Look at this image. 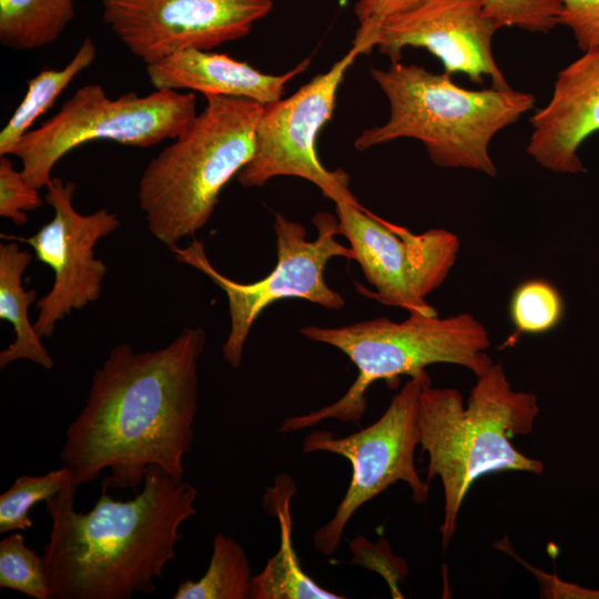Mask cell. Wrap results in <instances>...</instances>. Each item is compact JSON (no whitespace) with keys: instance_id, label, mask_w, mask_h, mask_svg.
Wrapping results in <instances>:
<instances>
[{"instance_id":"3957f363","label":"cell","mask_w":599,"mask_h":599,"mask_svg":"<svg viewBox=\"0 0 599 599\" xmlns=\"http://www.w3.org/2000/svg\"><path fill=\"white\" fill-rule=\"evenodd\" d=\"M536 395L511 388L500 364L477 376L465 406L455 388L426 384L417 409L418 441L427 454L426 480L438 477L444 493L439 527L444 549L455 534L464 499L481 476L500 471L544 473V463L518 450L512 439L529 435L539 414Z\"/></svg>"},{"instance_id":"277c9868","label":"cell","mask_w":599,"mask_h":599,"mask_svg":"<svg viewBox=\"0 0 599 599\" xmlns=\"http://www.w3.org/2000/svg\"><path fill=\"white\" fill-rule=\"evenodd\" d=\"M206 105L142 172L138 202L150 234L169 248L211 220L224 186L251 161L264 105L204 95Z\"/></svg>"},{"instance_id":"6da1fadb","label":"cell","mask_w":599,"mask_h":599,"mask_svg":"<svg viewBox=\"0 0 599 599\" xmlns=\"http://www.w3.org/2000/svg\"><path fill=\"white\" fill-rule=\"evenodd\" d=\"M205 342L203 328L184 327L159 349L135 352L126 343L111 348L59 455L78 486L106 470L103 489L135 490L151 466L184 479Z\"/></svg>"},{"instance_id":"e0dca14e","label":"cell","mask_w":599,"mask_h":599,"mask_svg":"<svg viewBox=\"0 0 599 599\" xmlns=\"http://www.w3.org/2000/svg\"><path fill=\"white\" fill-rule=\"evenodd\" d=\"M296 486L285 474L277 476L264 495L265 508L276 517L280 526V548L261 572L252 577L250 599H343L324 589L302 568L293 545L291 501Z\"/></svg>"},{"instance_id":"ba28073f","label":"cell","mask_w":599,"mask_h":599,"mask_svg":"<svg viewBox=\"0 0 599 599\" xmlns=\"http://www.w3.org/2000/svg\"><path fill=\"white\" fill-rule=\"evenodd\" d=\"M312 222L317 236L308 241L304 225L280 213L275 215V267L252 283H241L219 272L209 260L204 244L195 236L185 247L174 245L169 248L180 263L202 272L225 293L231 326L222 353L232 368H238L242 363L255 321L275 302L301 298L326 309L344 307V297L327 285L324 273L331 258L353 260V251L336 238L339 235L337 217L318 212Z\"/></svg>"},{"instance_id":"ffe728a7","label":"cell","mask_w":599,"mask_h":599,"mask_svg":"<svg viewBox=\"0 0 599 599\" xmlns=\"http://www.w3.org/2000/svg\"><path fill=\"white\" fill-rule=\"evenodd\" d=\"M73 0H0V42L33 50L55 41L74 18Z\"/></svg>"},{"instance_id":"4fadbf2b","label":"cell","mask_w":599,"mask_h":599,"mask_svg":"<svg viewBox=\"0 0 599 599\" xmlns=\"http://www.w3.org/2000/svg\"><path fill=\"white\" fill-rule=\"evenodd\" d=\"M274 0H102V19L146 65L246 37Z\"/></svg>"},{"instance_id":"8992f818","label":"cell","mask_w":599,"mask_h":599,"mask_svg":"<svg viewBox=\"0 0 599 599\" xmlns=\"http://www.w3.org/2000/svg\"><path fill=\"white\" fill-rule=\"evenodd\" d=\"M300 333L341 351L355 365L357 376L334 403L285 418L280 433L302 430L328 419L358 425L367 406L366 393L378 380L389 385L400 376L414 377L427 366L443 363L463 366L477 377L494 364L486 353L489 333L469 313L446 317L412 313L403 322L376 317L339 327L307 325Z\"/></svg>"},{"instance_id":"f1b7e54d","label":"cell","mask_w":599,"mask_h":599,"mask_svg":"<svg viewBox=\"0 0 599 599\" xmlns=\"http://www.w3.org/2000/svg\"><path fill=\"white\" fill-rule=\"evenodd\" d=\"M496 547L500 550L508 552L511 557L516 558L528 570H530L540 588V593L545 598H576V599H599V589L585 588L579 585L570 583L561 580L556 575L547 573L536 567L530 566L528 562L517 556L510 547L508 540H501L496 544Z\"/></svg>"},{"instance_id":"8fae6325","label":"cell","mask_w":599,"mask_h":599,"mask_svg":"<svg viewBox=\"0 0 599 599\" xmlns=\"http://www.w3.org/2000/svg\"><path fill=\"white\" fill-rule=\"evenodd\" d=\"M362 54L353 47L328 71L317 74L292 95L264 105L251 161L237 174L243 187L263 186L276 176H295L316 185L334 203L357 201L348 174L327 170L316 142L332 119L339 85L347 69Z\"/></svg>"},{"instance_id":"ac0fdd59","label":"cell","mask_w":599,"mask_h":599,"mask_svg":"<svg viewBox=\"0 0 599 599\" xmlns=\"http://www.w3.org/2000/svg\"><path fill=\"white\" fill-rule=\"evenodd\" d=\"M31 261L32 254L17 241L0 243V319L8 321L16 335L0 352L1 369L18 359L31 361L47 370L54 364L29 317L31 304L38 301L37 291L23 286V274Z\"/></svg>"},{"instance_id":"4316f807","label":"cell","mask_w":599,"mask_h":599,"mask_svg":"<svg viewBox=\"0 0 599 599\" xmlns=\"http://www.w3.org/2000/svg\"><path fill=\"white\" fill-rule=\"evenodd\" d=\"M558 23L569 28L583 52L599 45V0H560Z\"/></svg>"},{"instance_id":"9c48e42d","label":"cell","mask_w":599,"mask_h":599,"mask_svg":"<svg viewBox=\"0 0 599 599\" xmlns=\"http://www.w3.org/2000/svg\"><path fill=\"white\" fill-rule=\"evenodd\" d=\"M428 383L427 372L409 377L383 415L356 433L336 437L328 430H315L305 437L304 453L336 454L352 466L349 485L332 518L313 534L317 552L331 556L355 512L397 481L408 486L414 501L427 500L429 483L416 468L415 451L419 446L418 399Z\"/></svg>"},{"instance_id":"2e32d148","label":"cell","mask_w":599,"mask_h":599,"mask_svg":"<svg viewBox=\"0 0 599 599\" xmlns=\"http://www.w3.org/2000/svg\"><path fill=\"white\" fill-rule=\"evenodd\" d=\"M308 64L305 59L283 74H268L225 53L189 49L148 64L146 75L155 90H191L265 105L282 99L286 83Z\"/></svg>"},{"instance_id":"5b68a950","label":"cell","mask_w":599,"mask_h":599,"mask_svg":"<svg viewBox=\"0 0 599 599\" xmlns=\"http://www.w3.org/2000/svg\"><path fill=\"white\" fill-rule=\"evenodd\" d=\"M389 103L383 125L364 130L354 146L364 151L400 138L419 140L440 167L497 175L490 158L493 138L532 109L531 93L509 89L467 90L447 73L390 62L370 70Z\"/></svg>"},{"instance_id":"484cf974","label":"cell","mask_w":599,"mask_h":599,"mask_svg":"<svg viewBox=\"0 0 599 599\" xmlns=\"http://www.w3.org/2000/svg\"><path fill=\"white\" fill-rule=\"evenodd\" d=\"M42 204L39 190L28 183L8 155H0V215L23 225L28 222L27 213Z\"/></svg>"},{"instance_id":"83f0119b","label":"cell","mask_w":599,"mask_h":599,"mask_svg":"<svg viewBox=\"0 0 599 599\" xmlns=\"http://www.w3.org/2000/svg\"><path fill=\"white\" fill-rule=\"evenodd\" d=\"M420 1L422 0H357L354 6V14L359 26L353 44L364 40L385 20L414 8Z\"/></svg>"},{"instance_id":"d6986e66","label":"cell","mask_w":599,"mask_h":599,"mask_svg":"<svg viewBox=\"0 0 599 599\" xmlns=\"http://www.w3.org/2000/svg\"><path fill=\"white\" fill-rule=\"evenodd\" d=\"M97 58V47L85 38L70 62L62 69H43L28 81L21 103L0 133V155H10L32 124L55 102L64 89Z\"/></svg>"},{"instance_id":"cb8c5ba5","label":"cell","mask_w":599,"mask_h":599,"mask_svg":"<svg viewBox=\"0 0 599 599\" xmlns=\"http://www.w3.org/2000/svg\"><path fill=\"white\" fill-rule=\"evenodd\" d=\"M0 587L33 599H51L42 556L26 545L20 531L0 541Z\"/></svg>"},{"instance_id":"d4e9b609","label":"cell","mask_w":599,"mask_h":599,"mask_svg":"<svg viewBox=\"0 0 599 599\" xmlns=\"http://www.w3.org/2000/svg\"><path fill=\"white\" fill-rule=\"evenodd\" d=\"M488 16L500 27L548 33L558 23L560 0H483Z\"/></svg>"},{"instance_id":"7402d4cb","label":"cell","mask_w":599,"mask_h":599,"mask_svg":"<svg viewBox=\"0 0 599 599\" xmlns=\"http://www.w3.org/2000/svg\"><path fill=\"white\" fill-rule=\"evenodd\" d=\"M564 313L560 292L542 278L520 283L510 298L509 315L518 333H547L561 322Z\"/></svg>"},{"instance_id":"7a4b0ae2","label":"cell","mask_w":599,"mask_h":599,"mask_svg":"<svg viewBox=\"0 0 599 599\" xmlns=\"http://www.w3.org/2000/svg\"><path fill=\"white\" fill-rule=\"evenodd\" d=\"M72 471L45 500L51 518L42 559L51 599H130L152 593L175 547L182 524L196 514V488L151 466L141 490L116 500L103 489L88 512L74 508Z\"/></svg>"},{"instance_id":"9a60e30c","label":"cell","mask_w":599,"mask_h":599,"mask_svg":"<svg viewBox=\"0 0 599 599\" xmlns=\"http://www.w3.org/2000/svg\"><path fill=\"white\" fill-rule=\"evenodd\" d=\"M529 122L526 151L540 166L561 174L585 171L579 149L599 132V45L558 72L550 100Z\"/></svg>"},{"instance_id":"30bf717a","label":"cell","mask_w":599,"mask_h":599,"mask_svg":"<svg viewBox=\"0 0 599 599\" xmlns=\"http://www.w3.org/2000/svg\"><path fill=\"white\" fill-rule=\"evenodd\" d=\"M338 234L349 243L356 261L374 287L356 284L359 293L412 313L437 315L426 301L451 270L460 246L456 234L444 229L413 233L383 220L358 201L335 203Z\"/></svg>"},{"instance_id":"603a6c76","label":"cell","mask_w":599,"mask_h":599,"mask_svg":"<svg viewBox=\"0 0 599 599\" xmlns=\"http://www.w3.org/2000/svg\"><path fill=\"white\" fill-rule=\"evenodd\" d=\"M70 469L63 466L44 475H22L0 496V532L23 531L33 526L30 509L58 494Z\"/></svg>"},{"instance_id":"5bb4252c","label":"cell","mask_w":599,"mask_h":599,"mask_svg":"<svg viewBox=\"0 0 599 599\" xmlns=\"http://www.w3.org/2000/svg\"><path fill=\"white\" fill-rule=\"evenodd\" d=\"M500 29L486 12L483 0H422L352 45L361 53L378 48L390 62L400 61L407 47L423 48L443 63L449 75L460 72L478 84L489 77L493 88L509 89L493 54V38Z\"/></svg>"},{"instance_id":"7c38bea8","label":"cell","mask_w":599,"mask_h":599,"mask_svg":"<svg viewBox=\"0 0 599 599\" xmlns=\"http://www.w3.org/2000/svg\"><path fill=\"white\" fill-rule=\"evenodd\" d=\"M45 189L52 220L29 237L1 234L30 245L35 260L53 272L51 290L35 303L33 324L41 337H50L60 321L99 300L108 266L94 250L101 238L120 226L118 214L104 207L91 214L79 213L72 203L74 182L52 177Z\"/></svg>"},{"instance_id":"44dd1931","label":"cell","mask_w":599,"mask_h":599,"mask_svg":"<svg viewBox=\"0 0 599 599\" xmlns=\"http://www.w3.org/2000/svg\"><path fill=\"white\" fill-rule=\"evenodd\" d=\"M252 570L244 548L217 532L209 567L199 580L180 582L174 599H250Z\"/></svg>"},{"instance_id":"52a82bcc","label":"cell","mask_w":599,"mask_h":599,"mask_svg":"<svg viewBox=\"0 0 599 599\" xmlns=\"http://www.w3.org/2000/svg\"><path fill=\"white\" fill-rule=\"evenodd\" d=\"M196 114L193 92L161 89L139 95L131 91L110 99L102 85L89 83L79 88L52 118L26 133L10 155L21 161L28 183L40 190L51 182L54 165L87 142L109 140L151 148L174 140Z\"/></svg>"}]
</instances>
